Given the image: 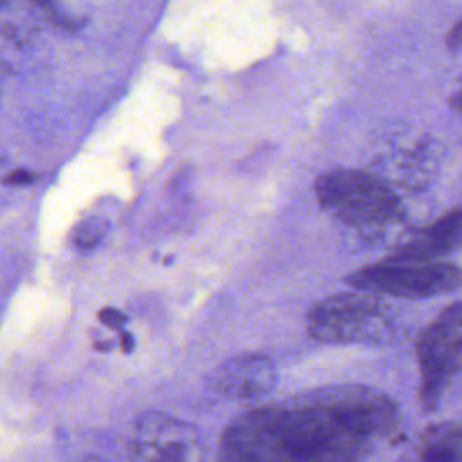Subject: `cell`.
Returning <instances> with one entry per match:
<instances>
[{
  "mask_svg": "<svg viewBox=\"0 0 462 462\" xmlns=\"http://www.w3.org/2000/svg\"><path fill=\"white\" fill-rule=\"evenodd\" d=\"M419 401L433 411L457 374L462 372V301L446 307L417 339Z\"/></svg>",
  "mask_w": 462,
  "mask_h": 462,
  "instance_id": "cell-4",
  "label": "cell"
},
{
  "mask_svg": "<svg viewBox=\"0 0 462 462\" xmlns=\"http://www.w3.org/2000/svg\"><path fill=\"white\" fill-rule=\"evenodd\" d=\"M276 383V370L263 354H242L227 359L211 375V386L229 399H254Z\"/></svg>",
  "mask_w": 462,
  "mask_h": 462,
  "instance_id": "cell-7",
  "label": "cell"
},
{
  "mask_svg": "<svg viewBox=\"0 0 462 462\" xmlns=\"http://www.w3.org/2000/svg\"><path fill=\"white\" fill-rule=\"evenodd\" d=\"M316 197L323 209L354 227H381L401 220L399 197L375 175L337 168L316 180Z\"/></svg>",
  "mask_w": 462,
  "mask_h": 462,
  "instance_id": "cell-2",
  "label": "cell"
},
{
  "mask_svg": "<svg viewBox=\"0 0 462 462\" xmlns=\"http://www.w3.org/2000/svg\"><path fill=\"white\" fill-rule=\"evenodd\" d=\"M130 448L139 460H195L204 453L202 439L191 424L159 411L137 420Z\"/></svg>",
  "mask_w": 462,
  "mask_h": 462,
  "instance_id": "cell-6",
  "label": "cell"
},
{
  "mask_svg": "<svg viewBox=\"0 0 462 462\" xmlns=\"http://www.w3.org/2000/svg\"><path fill=\"white\" fill-rule=\"evenodd\" d=\"M101 240V224L94 220H85L74 233V244L78 249H90Z\"/></svg>",
  "mask_w": 462,
  "mask_h": 462,
  "instance_id": "cell-10",
  "label": "cell"
},
{
  "mask_svg": "<svg viewBox=\"0 0 462 462\" xmlns=\"http://www.w3.org/2000/svg\"><path fill=\"white\" fill-rule=\"evenodd\" d=\"M307 332L323 343H375L390 332V318L379 298L357 289L318 301L307 316Z\"/></svg>",
  "mask_w": 462,
  "mask_h": 462,
  "instance_id": "cell-3",
  "label": "cell"
},
{
  "mask_svg": "<svg viewBox=\"0 0 462 462\" xmlns=\"http://www.w3.org/2000/svg\"><path fill=\"white\" fill-rule=\"evenodd\" d=\"M399 426V408L386 393L363 386L316 390L238 417L220 439V458L352 460L395 437Z\"/></svg>",
  "mask_w": 462,
  "mask_h": 462,
  "instance_id": "cell-1",
  "label": "cell"
},
{
  "mask_svg": "<svg viewBox=\"0 0 462 462\" xmlns=\"http://www.w3.org/2000/svg\"><path fill=\"white\" fill-rule=\"evenodd\" d=\"M123 348H125V350L132 348V339H130L126 334H123Z\"/></svg>",
  "mask_w": 462,
  "mask_h": 462,
  "instance_id": "cell-15",
  "label": "cell"
},
{
  "mask_svg": "<svg viewBox=\"0 0 462 462\" xmlns=\"http://www.w3.org/2000/svg\"><path fill=\"white\" fill-rule=\"evenodd\" d=\"M99 319L106 325V327H110V328H119L123 323H125V316L119 312V310H116V309H103L101 312H99Z\"/></svg>",
  "mask_w": 462,
  "mask_h": 462,
  "instance_id": "cell-11",
  "label": "cell"
},
{
  "mask_svg": "<svg viewBox=\"0 0 462 462\" xmlns=\"http://www.w3.org/2000/svg\"><path fill=\"white\" fill-rule=\"evenodd\" d=\"M462 247V208H455L401 242L388 260L428 263Z\"/></svg>",
  "mask_w": 462,
  "mask_h": 462,
  "instance_id": "cell-8",
  "label": "cell"
},
{
  "mask_svg": "<svg viewBox=\"0 0 462 462\" xmlns=\"http://www.w3.org/2000/svg\"><path fill=\"white\" fill-rule=\"evenodd\" d=\"M422 460H462V422H439L430 426L419 444Z\"/></svg>",
  "mask_w": 462,
  "mask_h": 462,
  "instance_id": "cell-9",
  "label": "cell"
},
{
  "mask_svg": "<svg viewBox=\"0 0 462 462\" xmlns=\"http://www.w3.org/2000/svg\"><path fill=\"white\" fill-rule=\"evenodd\" d=\"M446 43H448L449 49H458V47H462V20L457 22V23L451 27V31H449L448 36H446Z\"/></svg>",
  "mask_w": 462,
  "mask_h": 462,
  "instance_id": "cell-13",
  "label": "cell"
},
{
  "mask_svg": "<svg viewBox=\"0 0 462 462\" xmlns=\"http://www.w3.org/2000/svg\"><path fill=\"white\" fill-rule=\"evenodd\" d=\"M32 179H34L32 171H27V170H14V171H11V173L4 179V182H5V184L22 186V184H29V182H32Z\"/></svg>",
  "mask_w": 462,
  "mask_h": 462,
  "instance_id": "cell-12",
  "label": "cell"
},
{
  "mask_svg": "<svg viewBox=\"0 0 462 462\" xmlns=\"http://www.w3.org/2000/svg\"><path fill=\"white\" fill-rule=\"evenodd\" d=\"M346 282L354 289L419 300L448 294L462 287V269L448 262L413 263L386 258L381 263L354 271Z\"/></svg>",
  "mask_w": 462,
  "mask_h": 462,
  "instance_id": "cell-5",
  "label": "cell"
},
{
  "mask_svg": "<svg viewBox=\"0 0 462 462\" xmlns=\"http://www.w3.org/2000/svg\"><path fill=\"white\" fill-rule=\"evenodd\" d=\"M451 106L455 112H458L462 116V87L455 92V96L451 97Z\"/></svg>",
  "mask_w": 462,
  "mask_h": 462,
  "instance_id": "cell-14",
  "label": "cell"
}]
</instances>
